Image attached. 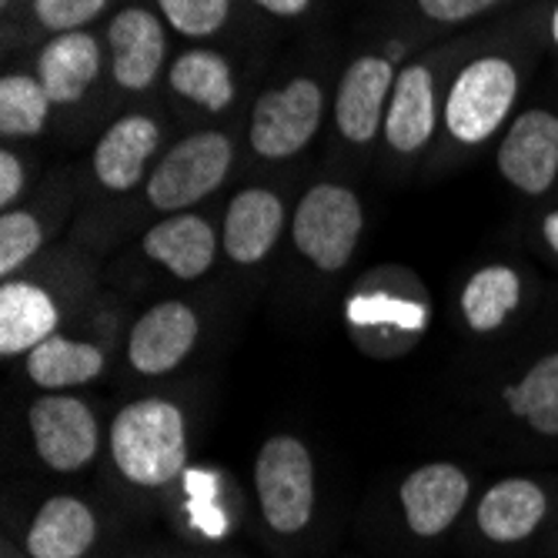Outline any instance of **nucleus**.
Returning a JSON list of instances; mask_svg holds the SVG:
<instances>
[{"mask_svg":"<svg viewBox=\"0 0 558 558\" xmlns=\"http://www.w3.org/2000/svg\"><path fill=\"white\" fill-rule=\"evenodd\" d=\"M505 0H415V8L425 21L432 24H469L475 17L492 14L495 8H501Z\"/></svg>","mask_w":558,"mask_h":558,"instance_id":"obj_29","label":"nucleus"},{"mask_svg":"<svg viewBox=\"0 0 558 558\" xmlns=\"http://www.w3.org/2000/svg\"><path fill=\"white\" fill-rule=\"evenodd\" d=\"M262 519L278 535H298L315 515V459L298 435H271L255 454Z\"/></svg>","mask_w":558,"mask_h":558,"instance_id":"obj_5","label":"nucleus"},{"mask_svg":"<svg viewBox=\"0 0 558 558\" xmlns=\"http://www.w3.org/2000/svg\"><path fill=\"white\" fill-rule=\"evenodd\" d=\"M168 84L178 97L191 100L194 108L221 114L234 105L238 87H234V71L225 54L211 47H187L174 58L168 68Z\"/></svg>","mask_w":558,"mask_h":558,"instance_id":"obj_24","label":"nucleus"},{"mask_svg":"<svg viewBox=\"0 0 558 558\" xmlns=\"http://www.w3.org/2000/svg\"><path fill=\"white\" fill-rule=\"evenodd\" d=\"M54 100L47 97L37 74H4L0 81V134L4 137H37Z\"/></svg>","mask_w":558,"mask_h":558,"instance_id":"obj_25","label":"nucleus"},{"mask_svg":"<svg viewBox=\"0 0 558 558\" xmlns=\"http://www.w3.org/2000/svg\"><path fill=\"white\" fill-rule=\"evenodd\" d=\"M44 247V225L24 208L0 215V278H17L27 262Z\"/></svg>","mask_w":558,"mask_h":558,"instance_id":"obj_26","label":"nucleus"},{"mask_svg":"<svg viewBox=\"0 0 558 558\" xmlns=\"http://www.w3.org/2000/svg\"><path fill=\"white\" fill-rule=\"evenodd\" d=\"M472 501V478L454 462H428L412 469L398 485L404 525L418 538L445 535Z\"/></svg>","mask_w":558,"mask_h":558,"instance_id":"obj_10","label":"nucleus"},{"mask_svg":"<svg viewBox=\"0 0 558 558\" xmlns=\"http://www.w3.org/2000/svg\"><path fill=\"white\" fill-rule=\"evenodd\" d=\"M0 4H4V8H8V4H11V0H0Z\"/></svg>","mask_w":558,"mask_h":558,"instance_id":"obj_34","label":"nucleus"},{"mask_svg":"<svg viewBox=\"0 0 558 558\" xmlns=\"http://www.w3.org/2000/svg\"><path fill=\"white\" fill-rule=\"evenodd\" d=\"M555 515V492L535 475H505L475 501V532L498 548L529 545Z\"/></svg>","mask_w":558,"mask_h":558,"instance_id":"obj_9","label":"nucleus"},{"mask_svg":"<svg viewBox=\"0 0 558 558\" xmlns=\"http://www.w3.org/2000/svg\"><path fill=\"white\" fill-rule=\"evenodd\" d=\"M197 338L201 318L187 301H158L131 325L128 365L144 378L168 375L194 351Z\"/></svg>","mask_w":558,"mask_h":558,"instance_id":"obj_12","label":"nucleus"},{"mask_svg":"<svg viewBox=\"0 0 558 558\" xmlns=\"http://www.w3.org/2000/svg\"><path fill=\"white\" fill-rule=\"evenodd\" d=\"M522 94V68L509 54H478L451 77L441 100V128L451 144L482 147L505 124Z\"/></svg>","mask_w":558,"mask_h":558,"instance_id":"obj_2","label":"nucleus"},{"mask_svg":"<svg viewBox=\"0 0 558 558\" xmlns=\"http://www.w3.org/2000/svg\"><path fill=\"white\" fill-rule=\"evenodd\" d=\"M111 462L137 488H168L187 469V418L171 398H137L114 415Z\"/></svg>","mask_w":558,"mask_h":558,"instance_id":"obj_1","label":"nucleus"},{"mask_svg":"<svg viewBox=\"0 0 558 558\" xmlns=\"http://www.w3.org/2000/svg\"><path fill=\"white\" fill-rule=\"evenodd\" d=\"M108 47H111V74L118 87L134 94L155 87L168 54V34L158 14H150L144 8L118 11L108 24Z\"/></svg>","mask_w":558,"mask_h":558,"instance_id":"obj_18","label":"nucleus"},{"mask_svg":"<svg viewBox=\"0 0 558 558\" xmlns=\"http://www.w3.org/2000/svg\"><path fill=\"white\" fill-rule=\"evenodd\" d=\"M31 441L44 469L74 475L97 459L100 425L94 409L71 391H44L27 412Z\"/></svg>","mask_w":558,"mask_h":558,"instance_id":"obj_7","label":"nucleus"},{"mask_svg":"<svg viewBox=\"0 0 558 558\" xmlns=\"http://www.w3.org/2000/svg\"><path fill=\"white\" fill-rule=\"evenodd\" d=\"M441 124V105H438V84L425 61L404 64L395 77L388 114H385V147L391 155L415 158L435 137V128Z\"/></svg>","mask_w":558,"mask_h":558,"instance_id":"obj_14","label":"nucleus"},{"mask_svg":"<svg viewBox=\"0 0 558 558\" xmlns=\"http://www.w3.org/2000/svg\"><path fill=\"white\" fill-rule=\"evenodd\" d=\"M108 359L94 341L54 335L40 341L31 354H24V372L27 378L44 391H68L90 385L105 375Z\"/></svg>","mask_w":558,"mask_h":558,"instance_id":"obj_23","label":"nucleus"},{"mask_svg":"<svg viewBox=\"0 0 558 558\" xmlns=\"http://www.w3.org/2000/svg\"><path fill=\"white\" fill-rule=\"evenodd\" d=\"M284 234V201L271 187H244L231 197L221 221V255L231 265L255 268L268 262Z\"/></svg>","mask_w":558,"mask_h":558,"instance_id":"obj_16","label":"nucleus"},{"mask_svg":"<svg viewBox=\"0 0 558 558\" xmlns=\"http://www.w3.org/2000/svg\"><path fill=\"white\" fill-rule=\"evenodd\" d=\"M27 187V171H24V161L14 155L11 147L0 150V208L11 211L21 194Z\"/></svg>","mask_w":558,"mask_h":558,"instance_id":"obj_30","label":"nucleus"},{"mask_svg":"<svg viewBox=\"0 0 558 558\" xmlns=\"http://www.w3.org/2000/svg\"><path fill=\"white\" fill-rule=\"evenodd\" d=\"M37 81L54 108H71L100 74V40L90 31L50 37L37 54Z\"/></svg>","mask_w":558,"mask_h":558,"instance_id":"obj_22","label":"nucleus"},{"mask_svg":"<svg viewBox=\"0 0 558 558\" xmlns=\"http://www.w3.org/2000/svg\"><path fill=\"white\" fill-rule=\"evenodd\" d=\"M532 298V278L509 265V262H492L475 268L462 291H459V315L472 335H498L509 328Z\"/></svg>","mask_w":558,"mask_h":558,"instance_id":"obj_15","label":"nucleus"},{"mask_svg":"<svg viewBox=\"0 0 558 558\" xmlns=\"http://www.w3.org/2000/svg\"><path fill=\"white\" fill-rule=\"evenodd\" d=\"M234 141L225 131H194L168 147L144 181V201L161 215L191 211L231 174Z\"/></svg>","mask_w":558,"mask_h":558,"instance_id":"obj_4","label":"nucleus"},{"mask_svg":"<svg viewBox=\"0 0 558 558\" xmlns=\"http://www.w3.org/2000/svg\"><path fill=\"white\" fill-rule=\"evenodd\" d=\"M498 404L525 435L558 441V331L498 388Z\"/></svg>","mask_w":558,"mask_h":558,"instance_id":"obj_13","label":"nucleus"},{"mask_svg":"<svg viewBox=\"0 0 558 558\" xmlns=\"http://www.w3.org/2000/svg\"><path fill=\"white\" fill-rule=\"evenodd\" d=\"M141 251L178 281L205 278L221 255V231L194 211L165 215L141 238Z\"/></svg>","mask_w":558,"mask_h":558,"instance_id":"obj_17","label":"nucleus"},{"mask_svg":"<svg viewBox=\"0 0 558 558\" xmlns=\"http://www.w3.org/2000/svg\"><path fill=\"white\" fill-rule=\"evenodd\" d=\"M251 4L275 14V17H301L312 8V0H251Z\"/></svg>","mask_w":558,"mask_h":558,"instance_id":"obj_31","label":"nucleus"},{"mask_svg":"<svg viewBox=\"0 0 558 558\" xmlns=\"http://www.w3.org/2000/svg\"><path fill=\"white\" fill-rule=\"evenodd\" d=\"M108 0H34V21L50 34L84 31L90 21L105 14Z\"/></svg>","mask_w":558,"mask_h":558,"instance_id":"obj_28","label":"nucleus"},{"mask_svg":"<svg viewBox=\"0 0 558 558\" xmlns=\"http://www.w3.org/2000/svg\"><path fill=\"white\" fill-rule=\"evenodd\" d=\"M538 238H542V244H545L548 255L558 258V208L545 211V218H542V225H538Z\"/></svg>","mask_w":558,"mask_h":558,"instance_id":"obj_32","label":"nucleus"},{"mask_svg":"<svg viewBox=\"0 0 558 558\" xmlns=\"http://www.w3.org/2000/svg\"><path fill=\"white\" fill-rule=\"evenodd\" d=\"M155 4L161 21L191 40L215 37L231 17V0H155Z\"/></svg>","mask_w":558,"mask_h":558,"instance_id":"obj_27","label":"nucleus"},{"mask_svg":"<svg viewBox=\"0 0 558 558\" xmlns=\"http://www.w3.org/2000/svg\"><path fill=\"white\" fill-rule=\"evenodd\" d=\"M97 542V515L74 495H50L34 512L24 551L27 558H84Z\"/></svg>","mask_w":558,"mask_h":558,"instance_id":"obj_21","label":"nucleus"},{"mask_svg":"<svg viewBox=\"0 0 558 558\" xmlns=\"http://www.w3.org/2000/svg\"><path fill=\"white\" fill-rule=\"evenodd\" d=\"M161 147V124L147 114L118 118L100 141L94 144L90 168L100 187L111 194H128L141 181H147V161Z\"/></svg>","mask_w":558,"mask_h":558,"instance_id":"obj_19","label":"nucleus"},{"mask_svg":"<svg viewBox=\"0 0 558 558\" xmlns=\"http://www.w3.org/2000/svg\"><path fill=\"white\" fill-rule=\"evenodd\" d=\"M545 31H548V40L558 47V0H555V8L548 11V21H545Z\"/></svg>","mask_w":558,"mask_h":558,"instance_id":"obj_33","label":"nucleus"},{"mask_svg":"<svg viewBox=\"0 0 558 558\" xmlns=\"http://www.w3.org/2000/svg\"><path fill=\"white\" fill-rule=\"evenodd\" d=\"M365 234V205L348 184L318 181L301 194L291 215V241L298 255L322 275L351 265Z\"/></svg>","mask_w":558,"mask_h":558,"instance_id":"obj_3","label":"nucleus"},{"mask_svg":"<svg viewBox=\"0 0 558 558\" xmlns=\"http://www.w3.org/2000/svg\"><path fill=\"white\" fill-rule=\"evenodd\" d=\"M395 77V64L381 54H362L344 68L335 94V128L341 141L351 147H372L385 128Z\"/></svg>","mask_w":558,"mask_h":558,"instance_id":"obj_11","label":"nucleus"},{"mask_svg":"<svg viewBox=\"0 0 558 558\" xmlns=\"http://www.w3.org/2000/svg\"><path fill=\"white\" fill-rule=\"evenodd\" d=\"M325 121V90L315 77H291L265 90L247 121L251 150L265 161H288L301 155Z\"/></svg>","mask_w":558,"mask_h":558,"instance_id":"obj_6","label":"nucleus"},{"mask_svg":"<svg viewBox=\"0 0 558 558\" xmlns=\"http://www.w3.org/2000/svg\"><path fill=\"white\" fill-rule=\"evenodd\" d=\"M61 325V308L44 284L8 278L0 284V354L21 359L40 341L54 338Z\"/></svg>","mask_w":558,"mask_h":558,"instance_id":"obj_20","label":"nucleus"},{"mask_svg":"<svg viewBox=\"0 0 558 558\" xmlns=\"http://www.w3.org/2000/svg\"><path fill=\"white\" fill-rule=\"evenodd\" d=\"M501 181L522 197H545L558 187V111L532 105L519 111L495 150Z\"/></svg>","mask_w":558,"mask_h":558,"instance_id":"obj_8","label":"nucleus"}]
</instances>
